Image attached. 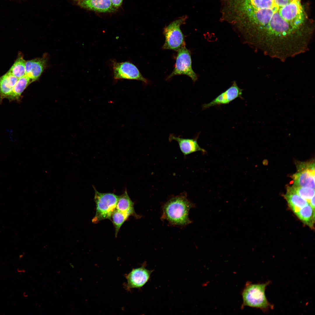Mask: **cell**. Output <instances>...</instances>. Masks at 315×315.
I'll list each match as a JSON object with an SVG mask.
<instances>
[{
	"label": "cell",
	"instance_id": "obj_1",
	"mask_svg": "<svg viewBox=\"0 0 315 315\" xmlns=\"http://www.w3.org/2000/svg\"><path fill=\"white\" fill-rule=\"evenodd\" d=\"M195 206L184 194L174 196L162 206L161 219L166 220L173 225H186L192 222L189 218V212Z\"/></svg>",
	"mask_w": 315,
	"mask_h": 315
},
{
	"label": "cell",
	"instance_id": "obj_2",
	"mask_svg": "<svg viewBox=\"0 0 315 315\" xmlns=\"http://www.w3.org/2000/svg\"><path fill=\"white\" fill-rule=\"evenodd\" d=\"M270 283L268 281L264 283H247L242 293L243 305L260 309L264 312L273 309L274 306L268 301L265 294L266 288Z\"/></svg>",
	"mask_w": 315,
	"mask_h": 315
},
{
	"label": "cell",
	"instance_id": "obj_3",
	"mask_svg": "<svg viewBox=\"0 0 315 315\" xmlns=\"http://www.w3.org/2000/svg\"><path fill=\"white\" fill-rule=\"evenodd\" d=\"M93 188L96 211L92 222L96 223L104 219L111 220V215L116 209L119 196L112 193H101Z\"/></svg>",
	"mask_w": 315,
	"mask_h": 315
},
{
	"label": "cell",
	"instance_id": "obj_4",
	"mask_svg": "<svg viewBox=\"0 0 315 315\" xmlns=\"http://www.w3.org/2000/svg\"><path fill=\"white\" fill-rule=\"evenodd\" d=\"M186 16H182L164 28L163 34L165 41L163 49L178 51L185 45L184 36L180 27L186 23Z\"/></svg>",
	"mask_w": 315,
	"mask_h": 315
},
{
	"label": "cell",
	"instance_id": "obj_5",
	"mask_svg": "<svg viewBox=\"0 0 315 315\" xmlns=\"http://www.w3.org/2000/svg\"><path fill=\"white\" fill-rule=\"evenodd\" d=\"M177 51L174 68L167 79L168 80L176 75H184L190 77L195 82L197 79V76L192 68L190 51L186 48L185 45Z\"/></svg>",
	"mask_w": 315,
	"mask_h": 315
},
{
	"label": "cell",
	"instance_id": "obj_6",
	"mask_svg": "<svg viewBox=\"0 0 315 315\" xmlns=\"http://www.w3.org/2000/svg\"><path fill=\"white\" fill-rule=\"evenodd\" d=\"M278 11L284 20L295 28L302 31L304 15L300 0H293L281 8Z\"/></svg>",
	"mask_w": 315,
	"mask_h": 315
},
{
	"label": "cell",
	"instance_id": "obj_7",
	"mask_svg": "<svg viewBox=\"0 0 315 315\" xmlns=\"http://www.w3.org/2000/svg\"><path fill=\"white\" fill-rule=\"evenodd\" d=\"M112 70L114 79L134 80L142 81L147 84V80L141 74L137 67L132 63L125 61L112 62Z\"/></svg>",
	"mask_w": 315,
	"mask_h": 315
},
{
	"label": "cell",
	"instance_id": "obj_8",
	"mask_svg": "<svg viewBox=\"0 0 315 315\" xmlns=\"http://www.w3.org/2000/svg\"><path fill=\"white\" fill-rule=\"evenodd\" d=\"M298 172L292 176L293 186L315 188L314 163L301 162L298 166Z\"/></svg>",
	"mask_w": 315,
	"mask_h": 315
},
{
	"label": "cell",
	"instance_id": "obj_9",
	"mask_svg": "<svg viewBox=\"0 0 315 315\" xmlns=\"http://www.w3.org/2000/svg\"><path fill=\"white\" fill-rule=\"evenodd\" d=\"M145 264L144 263L141 267L133 269L126 275V289L140 288L148 281L153 270L146 269Z\"/></svg>",
	"mask_w": 315,
	"mask_h": 315
},
{
	"label": "cell",
	"instance_id": "obj_10",
	"mask_svg": "<svg viewBox=\"0 0 315 315\" xmlns=\"http://www.w3.org/2000/svg\"><path fill=\"white\" fill-rule=\"evenodd\" d=\"M243 90L234 81L230 87L210 102L204 104L202 108L206 109L216 105L227 104L237 98H242Z\"/></svg>",
	"mask_w": 315,
	"mask_h": 315
},
{
	"label": "cell",
	"instance_id": "obj_11",
	"mask_svg": "<svg viewBox=\"0 0 315 315\" xmlns=\"http://www.w3.org/2000/svg\"><path fill=\"white\" fill-rule=\"evenodd\" d=\"M77 4L83 8L98 12H112L117 9L111 0H81Z\"/></svg>",
	"mask_w": 315,
	"mask_h": 315
},
{
	"label": "cell",
	"instance_id": "obj_12",
	"mask_svg": "<svg viewBox=\"0 0 315 315\" xmlns=\"http://www.w3.org/2000/svg\"><path fill=\"white\" fill-rule=\"evenodd\" d=\"M44 56L26 61L25 74L32 82L37 80L43 71L46 64Z\"/></svg>",
	"mask_w": 315,
	"mask_h": 315
},
{
	"label": "cell",
	"instance_id": "obj_13",
	"mask_svg": "<svg viewBox=\"0 0 315 315\" xmlns=\"http://www.w3.org/2000/svg\"><path fill=\"white\" fill-rule=\"evenodd\" d=\"M197 138L185 139L171 134L169 139L170 141L174 140L177 141L181 151L184 156H186L198 151H201L203 153L206 152V150L201 148L198 145L197 142Z\"/></svg>",
	"mask_w": 315,
	"mask_h": 315
},
{
	"label": "cell",
	"instance_id": "obj_14",
	"mask_svg": "<svg viewBox=\"0 0 315 315\" xmlns=\"http://www.w3.org/2000/svg\"><path fill=\"white\" fill-rule=\"evenodd\" d=\"M284 195L288 204L295 214L303 207L309 204L305 199L298 195L293 186H288Z\"/></svg>",
	"mask_w": 315,
	"mask_h": 315
},
{
	"label": "cell",
	"instance_id": "obj_15",
	"mask_svg": "<svg viewBox=\"0 0 315 315\" xmlns=\"http://www.w3.org/2000/svg\"><path fill=\"white\" fill-rule=\"evenodd\" d=\"M116 209L129 217L133 216L137 218L140 217L135 213L134 203L129 197L126 189L123 194L119 196Z\"/></svg>",
	"mask_w": 315,
	"mask_h": 315
},
{
	"label": "cell",
	"instance_id": "obj_16",
	"mask_svg": "<svg viewBox=\"0 0 315 315\" xmlns=\"http://www.w3.org/2000/svg\"><path fill=\"white\" fill-rule=\"evenodd\" d=\"M18 78L8 72L0 77V97L7 98L11 93Z\"/></svg>",
	"mask_w": 315,
	"mask_h": 315
},
{
	"label": "cell",
	"instance_id": "obj_17",
	"mask_svg": "<svg viewBox=\"0 0 315 315\" xmlns=\"http://www.w3.org/2000/svg\"><path fill=\"white\" fill-rule=\"evenodd\" d=\"M295 214L304 223L313 228L315 221V210L309 204L301 208Z\"/></svg>",
	"mask_w": 315,
	"mask_h": 315
},
{
	"label": "cell",
	"instance_id": "obj_18",
	"mask_svg": "<svg viewBox=\"0 0 315 315\" xmlns=\"http://www.w3.org/2000/svg\"><path fill=\"white\" fill-rule=\"evenodd\" d=\"M32 82L26 75L18 78L11 93L7 98L13 99H18L24 90Z\"/></svg>",
	"mask_w": 315,
	"mask_h": 315
},
{
	"label": "cell",
	"instance_id": "obj_19",
	"mask_svg": "<svg viewBox=\"0 0 315 315\" xmlns=\"http://www.w3.org/2000/svg\"><path fill=\"white\" fill-rule=\"evenodd\" d=\"M26 61L21 55L18 56L8 72L19 78L25 75Z\"/></svg>",
	"mask_w": 315,
	"mask_h": 315
},
{
	"label": "cell",
	"instance_id": "obj_20",
	"mask_svg": "<svg viewBox=\"0 0 315 315\" xmlns=\"http://www.w3.org/2000/svg\"><path fill=\"white\" fill-rule=\"evenodd\" d=\"M129 216L116 209L113 212L111 218L115 229V236L117 237L120 228Z\"/></svg>",
	"mask_w": 315,
	"mask_h": 315
},
{
	"label": "cell",
	"instance_id": "obj_21",
	"mask_svg": "<svg viewBox=\"0 0 315 315\" xmlns=\"http://www.w3.org/2000/svg\"><path fill=\"white\" fill-rule=\"evenodd\" d=\"M293 187L296 193L306 200L309 204L312 198L315 196V190L314 188L309 187Z\"/></svg>",
	"mask_w": 315,
	"mask_h": 315
},
{
	"label": "cell",
	"instance_id": "obj_22",
	"mask_svg": "<svg viewBox=\"0 0 315 315\" xmlns=\"http://www.w3.org/2000/svg\"><path fill=\"white\" fill-rule=\"evenodd\" d=\"M123 0H111L113 6L116 9L121 6Z\"/></svg>",
	"mask_w": 315,
	"mask_h": 315
},
{
	"label": "cell",
	"instance_id": "obj_23",
	"mask_svg": "<svg viewBox=\"0 0 315 315\" xmlns=\"http://www.w3.org/2000/svg\"><path fill=\"white\" fill-rule=\"evenodd\" d=\"M287 0V1H288L289 2H291V1H293V0Z\"/></svg>",
	"mask_w": 315,
	"mask_h": 315
},
{
	"label": "cell",
	"instance_id": "obj_24",
	"mask_svg": "<svg viewBox=\"0 0 315 315\" xmlns=\"http://www.w3.org/2000/svg\"><path fill=\"white\" fill-rule=\"evenodd\" d=\"M74 0V1H77V2L78 1H80V0Z\"/></svg>",
	"mask_w": 315,
	"mask_h": 315
}]
</instances>
